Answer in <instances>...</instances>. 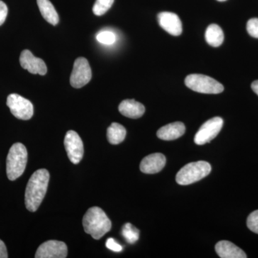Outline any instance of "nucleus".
Returning <instances> with one entry per match:
<instances>
[{
    "mask_svg": "<svg viewBox=\"0 0 258 258\" xmlns=\"http://www.w3.org/2000/svg\"><path fill=\"white\" fill-rule=\"evenodd\" d=\"M126 136V130L123 125L113 123L107 130L108 142L113 145H117L123 142Z\"/></svg>",
    "mask_w": 258,
    "mask_h": 258,
    "instance_id": "6ab92c4d",
    "label": "nucleus"
},
{
    "mask_svg": "<svg viewBox=\"0 0 258 258\" xmlns=\"http://www.w3.org/2000/svg\"><path fill=\"white\" fill-rule=\"evenodd\" d=\"M247 30L250 36L258 38V18H252L247 22Z\"/></svg>",
    "mask_w": 258,
    "mask_h": 258,
    "instance_id": "b1692460",
    "label": "nucleus"
},
{
    "mask_svg": "<svg viewBox=\"0 0 258 258\" xmlns=\"http://www.w3.org/2000/svg\"><path fill=\"white\" fill-rule=\"evenodd\" d=\"M247 225L252 232L258 234V210L252 212L247 217Z\"/></svg>",
    "mask_w": 258,
    "mask_h": 258,
    "instance_id": "5701e85b",
    "label": "nucleus"
},
{
    "mask_svg": "<svg viewBox=\"0 0 258 258\" xmlns=\"http://www.w3.org/2000/svg\"><path fill=\"white\" fill-rule=\"evenodd\" d=\"M161 28L174 36H179L182 32V24L175 13L163 12L157 16Z\"/></svg>",
    "mask_w": 258,
    "mask_h": 258,
    "instance_id": "f8f14e48",
    "label": "nucleus"
},
{
    "mask_svg": "<svg viewBox=\"0 0 258 258\" xmlns=\"http://www.w3.org/2000/svg\"><path fill=\"white\" fill-rule=\"evenodd\" d=\"M28 162V151L21 143L13 144L7 157V175L11 181L23 175Z\"/></svg>",
    "mask_w": 258,
    "mask_h": 258,
    "instance_id": "7ed1b4c3",
    "label": "nucleus"
},
{
    "mask_svg": "<svg viewBox=\"0 0 258 258\" xmlns=\"http://www.w3.org/2000/svg\"><path fill=\"white\" fill-rule=\"evenodd\" d=\"M166 157L160 153L150 154L144 158L140 164V169L144 174H157L164 169L166 164Z\"/></svg>",
    "mask_w": 258,
    "mask_h": 258,
    "instance_id": "ddd939ff",
    "label": "nucleus"
},
{
    "mask_svg": "<svg viewBox=\"0 0 258 258\" xmlns=\"http://www.w3.org/2000/svg\"><path fill=\"white\" fill-rule=\"evenodd\" d=\"M224 33L221 28L216 24L209 25L205 32V39L209 45L212 47H219L224 41Z\"/></svg>",
    "mask_w": 258,
    "mask_h": 258,
    "instance_id": "a211bd4d",
    "label": "nucleus"
},
{
    "mask_svg": "<svg viewBox=\"0 0 258 258\" xmlns=\"http://www.w3.org/2000/svg\"><path fill=\"white\" fill-rule=\"evenodd\" d=\"M92 71L89 62L85 57H79L75 61L70 82L75 88H81L90 82Z\"/></svg>",
    "mask_w": 258,
    "mask_h": 258,
    "instance_id": "6e6552de",
    "label": "nucleus"
},
{
    "mask_svg": "<svg viewBox=\"0 0 258 258\" xmlns=\"http://www.w3.org/2000/svg\"><path fill=\"white\" fill-rule=\"evenodd\" d=\"M50 174L45 169H38L33 173L29 179L25 190V206L29 211L38 210L46 195Z\"/></svg>",
    "mask_w": 258,
    "mask_h": 258,
    "instance_id": "f257e3e1",
    "label": "nucleus"
},
{
    "mask_svg": "<svg viewBox=\"0 0 258 258\" xmlns=\"http://www.w3.org/2000/svg\"><path fill=\"white\" fill-rule=\"evenodd\" d=\"M251 87H252V91L258 96V81H254V82L252 83Z\"/></svg>",
    "mask_w": 258,
    "mask_h": 258,
    "instance_id": "cd10ccee",
    "label": "nucleus"
},
{
    "mask_svg": "<svg viewBox=\"0 0 258 258\" xmlns=\"http://www.w3.org/2000/svg\"><path fill=\"white\" fill-rule=\"evenodd\" d=\"M121 234L129 244H134L139 240V230L132 224H125L122 228Z\"/></svg>",
    "mask_w": 258,
    "mask_h": 258,
    "instance_id": "aec40b11",
    "label": "nucleus"
},
{
    "mask_svg": "<svg viewBox=\"0 0 258 258\" xmlns=\"http://www.w3.org/2000/svg\"><path fill=\"white\" fill-rule=\"evenodd\" d=\"M217 1H219V2H225V1H226V0H217Z\"/></svg>",
    "mask_w": 258,
    "mask_h": 258,
    "instance_id": "c85d7f7f",
    "label": "nucleus"
},
{
    "mask_svg": "<svg viewBox=\"0 0 258 258\" xmlns=\"http://www.w3.org/2000/svg\"><path fill=\"white\" fill-rule=\"evenodd\" d=\"M64 145L68 157L73 164H79L82 160L84 148L82 139L74 131H69L64 139Z\"/></svg>",
    "mask_w": 258,
    "mask_h": 258,
    "instance_id": "1a4fd4ad",
    "label": "nucleus"
},
{
    "mask_svg": "<svg viewBox=\"0 0 258 258\" xmlns=\"http://www.w3.org/2000/svg\"><path fill=\"white\" fill-rule=\"evenodd\" d=\"M215 250L222 258H246L247 257L245 252L229 241L222 240L217 242L215 246Z\"/></svg>",
    "mask_w": 258,
    "mask_h": 258,
    "instance_id": "4468645a",
    "label": "nucleus"
},
{
    "mask_svg": "<svg viewBox=\"0 0 258 258\" xmlns=\"http://www.w3.org/2000/svg\"><path fill=\"white\" fill-rule=\"evenodd\" d=\"M114 3V0H96L93 7V12L97 16L106 14Z\"/></svg>",
    "mask_w": 258,
    "mask_h": 258,
    "instance_id": "412c9836",
    "label": "nucleus"
},
{
    "mask_svg": "<svg viewBox=\"0 0 258 258\" xmlns=\"http://www.w3.org/2000/svg\"><path fill=\"white\" fill-rule=\"evenodd\" d=\"M37 3L42 16L47 23L52 25L59 23L58 14L50 0H37Z\"/></svg>",
    "mask_w": 258,
    "mask_h": 258,
    "instance_id": "f3484780",
    "label": "nucleus"
},
{
    "mask_svg": "<svg viewBox=\"0 0 258 258\" xmlns=\"http://www.w3.org/2000/svg\"><path fill=\"white\" fill-rule=\"evenodd\" d=\"M68 255V247L63 242L49 240L42 243L37 249L36 258H64Z\"/></svg>",
    "mask_w": 258,
    "mask_h": 258,
    "instance_id": "9d476101",
    "label": "nucleus"
},
{
    "mask_svg": "<svg viewBox=\"0 0 258 258\" xmlns=\"http://www.w3.org/2000/svg\"><path fill=\"white\" fill-rule=\"evenodd\" d=\"M20 62L23 69L27 70L32 74L44 76L47 74V66L42 59L36 57L30 50H25L21 52Z\"/></svg>",
    "mask_w": 258,
    "mask_h": 258,
    "instance_id": "9b49d317",
    "label": "nucleus"
},
{
    "mask_svg": "<svg viewBox=\"0 0 258 258\" xmlns=\"http://www.w3.org/2000/svg\"><path fill=\"white\" fill-rule=\"evenodd\" d=\"M8 254L7 247L3 241L0 240V258H8Z\"/></svg>",
    "mask_w": 258,
    "mask_h": 258,
    "instance_id": "bb28decb",
    "label": "nucleus"
},
{
    "mask_svg": "<svg viewBox=\"0 0 258 258\" xmlns=\"http://www.w3.org/2000/svg\"><path fill=\"white\" fill-rule=\"evenodd\" d=\"M211 170V165L207 161L189 163L180 169L176 174V181L180 185L193 184L206 177Z\"/></svg>",
    "mask_w": 258,
    "mask_h": 258,
    "instance_id": "20e7f679",
    "label": "nucleus"
},
{
    "mask_svg": "<svg viewBox=\"0 0 258 258\" xmlns=\"http://www.w3.org/2000/svg\"><path fill=\"white\" fill-rule=\"evenodd\" d=\"M7 106L18 119L29 120L33 115L34 108L31 102L16 93L10 94L8 97Z\"/></svg>",
    "mask_w": 258,
    "mask_h": 258,
    "instance_id": "423d86ee",
    "label": "nucleus"
},
{
    "mask_svg": "<svg viewBox=\"0 0 258 258\" xmlns=\"http://www.w3.org/2000/svg\"><path fill=\"white\" fill-rule=\"evenodd\" d=\"M118 110L122 115L131 118H141L145 113L144 105L133 99L122 101L118 106Z\"/></svg>",
    "mask_w": 258,
    "mask_h": 258,
    "instance_id": "dca6fc26",
    "label": "nucleus"
},
{
    "mask_svg": "<svg viewBox=\"0 0 258 258\" xmlns=\"http://www.w3.org/2000/svg\"><path fill=\"white\" fill-rule=\"evenodd\" d=\"M106 245L107 248L111 249L113 252H119L123 249L122 246L118 244L114 239L111 238V237L107 240Z\"/></svg>",
    "mask_w": 258,
    "mask_h": 258,
    "instance_id": "393cba45",
    "label": "nucleus"
},
{
    "mask_svg": "<svg viewBox=\"0 0 258 258\" xmlns=\"http://www.w3.org/2000/svg\"><path fill=\"white\" fill-rule=\"evenodd\" d=\"M96 40L102 44L111 45V44L114 43L115 41V35L112 32H101L97 35Z\"/></svg>",
    "mask_w": 258,
    "mask_h": 258,
    "instance_id": "4be33fe9",
    "label": "nucleus"
},
{
    "mask_svg": "<svg viewBox=\"0 0 258 258\" xmlns=\"http://www.w3.org/2000/svg\"><path fill=\"white\" fill-rule=\"evenodd\" d=\"M185 85L195 92L205 94H218L224 91V86L216 80L201 74L186 76Z\"/></svg>",
    "mask_w": 258,
    "mask_h": 258,
    "instance_id": "39448f33",
    "label": "nucleus"
},
{
    "mask_svg": "<svg viewBox=\"0 0 258 258\" xmlns=\"http://www.w3.org/2000/svg\"><path fill=\"white\" fill-rule=\"evenodd\" d=\"M85 232L99 240L111 229V222L102 209L93 207L85 214L83 219Z\"/></svg>",
    "mask_w": 258,
    "mask_h": 258,
    "instance_id": "f03ea898",
    "label": "nucleus"
},
{
    "mask_svg": "<svg viewBox=\"0 0 258 258\" xmlns=\"http://www.w3.org/2000/svg\"><path fill=\"white\" fill-rule=\"evenodd\" d=\"M8 8L4 2L0 0V26L5 23L8 16Z\"/></svg>",
    "mask_w": 258,
    "mask_h": 258,
    "instance_id": "a878e982",
    "label": "nucleus"
},
{
    "mask_svg": "<svg viewBox=\"0 0 258 258\" xmlns=\"http://www.w3.org/2000/svg\"><path fill=\"white\" fill-rule=\"evenodd\" d=\"M185 125L181 122H174L164 125L159 128L157 132V137L161 140H175L184 135Z\"/></svg>",
    "mask_w": 258,
    "mask_h": 258,
    "instance_id": "2eb2a0df",
    "label": "nucleus"
},
{
    "mask_svg": "<svg viewBox=\"0 0 258 258\" xmlns=\"http://www.w3.org/2000/svg\"><path fill=\"white\" fill-rule=\"evenodd\" d=\"M223 123L220 117H215L205 122L195 134V143L198 145L210 143L220 133Z\"/></svg>",
    "mask_w": 258,
    "mask_h": 258,
    "instance_id": "0eeeda50",
    "label": "nucleus"
}]
</instances>
